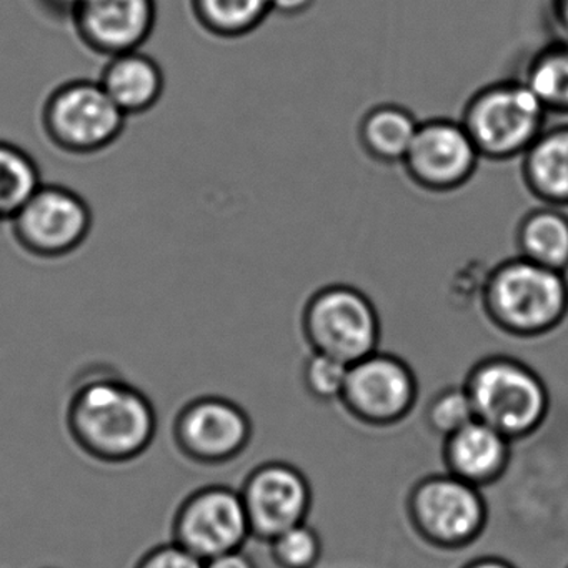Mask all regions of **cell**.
<instances>
[{"mask_svg": "<svg viewBox=\"0 0 568 568\" xmlns=\"http://www.w3.org/2000/svg\"><path fill=\"white\" fill-rule=\"evenodd\" d=\"M69 430L82 450L102 462H129L154 440V405L121 378H91L81 385L68 410Z\"/></svg>", "mask_w": 568, "mask_h": 568, "instance_id": "obj_1", "label": "cell"}, {"mask_svg": "<svg viewBox=\"0 0 568 568\" xmlns=\"http://www.w3.org/2000/svg\"><path fill=\"white\" fill-rule=\"evenodd\" d=\"M480 304L488 322L504 334L541 337L568 315V278L565 272L541 267L517 255L485 275Z\"/></svg>", "mask_w": 568, "mask_h": 568, "instance_id": "obj_2", "label": "cell"}, {"mask_svg": "<svg viewBox=\"0 0 568 568\" xmlns=\"http://www.w3.org/2000/svg\"><path fill=\"white\" fill-rule=\"evenodd\" d=\"M464 387L475 417L510 442L534 435L550 412L544 378L530 365L508 355L481 358L468 372Z\"/></svg>", "mask_w": 568, "mask_h": 568, "instance_id": "obj_3", "label": "cell"}, {"mask_svg": "<svg viewBox=\"0 0 568 568\" xmlns=\"http://www.w3.org/2000/svg\"><path fill=\"white\" fill-rule=\"evenodd\" d=\"M547 111L521 79L478 89L462 111V125L481 159L521 158L545 131Z\"/></svg>", "mask_w": 568, "mask_h": 568, "instance_id": "obj_4", "label": "cell"}, {"mask_svg": "<svg viewBox=\"0 0 568 568\" xmlns=\"http://www.w3.org/2000/svg\"><path fill=\"white\" fill-rule=\"evenodd\" d=\"M302 332L312 352L352 365L378 351L382 325L377 307L361 288L331 284L305 302Z\"/></svg>", "mask_w": 568, "mask_h": 568, "instance_id": "obj_5", "label": "cell"}, {"mask_svg": "<svg viewBox=\"0 0 568 568\" xmlns=\"http://www.w3.org/2000/svg\"><path fill=\"white\" fill-rule=\"evenodd\" d=\"M407 517L425 544L458 550L484 534L488 507L480 488L447 471L427 475L410 488Z\"/></svg>", "mask_w": 568, "mask_h": 568, "instance_id": "obj_6", "label": "cell"}, {"mask_svg": "<svg viewBox=\"0 0 568 568\" xmlns=\"http://www.w3.org/2000/svg\"><path fill=\"white\" fill-rule=\"evenodd\" d=\"M128 115L114 104L101 82L71 81L59 85L42 109V128L62 152L92 155L105 151L124 132Z\"/></svg>", "mask_w": 568, "mask_h": 568, "instance_id": "obj_7", "label": "cell"}, {"mask_svg": "<svg viewBox=\"0 0 568 568\" xmlns=\"http://www.w3.org/2000/svg\"><path fill=\"white\" fill-rule=\"evenodd\" d=\"M85 199L64 185H42L12 219L18 244L34 257L59 258L78 251L92 229Z\"/></svg>", "mask_w": 568, "mask_h": 568, "instance_id": "obj_8", "label": "cell"}, {"mask_svg": "<svg viewBox=\"0 0 568 568\" xmlns=\"http://www.w3.org/2000/svg\"><path fill=\"white\" fill-rule=\"evenodd\" d=\"M417 395V377L410 365L397 355L377 351L348 365L341 402L355 420L390 427L408 417Z\"/></svg>", "mask_w": 568, "mask_h": 568, "instance_id": "obj_9", "label": "cell"}, {"mask_svg": "<svg viewBox=\"0 0 568 568\" xmlns=\"http://www.w3.org/2000/svg\"><path fill=\"white\" fill-rule=\"evenodd\" d=\"M480 159L460 121L430 119L418 124L402 165L417 187L447 194L468 184Z\"/></svg>", "mask_w": 568, "mask_h": 568, "instance_id": "obj_10", "label": "cell"}, {"mask_svg": "<svg viewBox=\"0 0 568 568\" xmlns=\"http://www.w3.org/2000/svg\"><path fill=\"white\" fill-rule=\"evenodd\" d=\"M252 537L241 491L205 487L194 491L179 508L174 541L202 560L241 550Z\"/></svg>", "mask_w": 568, "mask_h": 568, "instance_id": "obj_11", "label": "cell"}, {"mask_svg": "<svg viewBox=\"0 0 568 568\" xmlns=\"http://www.w3.org/2000/svg\"><path fill=\"white\" fill-rule=\"evenodd\" d=\"M239 491L252 537L265 544L282 531L304 524L312 507V488L307 477L285 462L258 465L248 474Z\"/></svg>", "mask_w": 568, "mask_h": 568, "instance_id": "obj_12", "label": "cell"}, {"mask_svg": "<svg viewBox=\"0 0 568 568\" xmlns=\"http://www.w3.org/2000/svg\"><path fill=\"white\" fill-rule=\"evenodd\" d=\"M175 442L192 460L224 464L244 452L252 422L244 408L222 397H201L185 405L175 420Z\"/></svg>", "mask_w": 568, "mask_h": 568, "instance_id": "obj_13", "label": "cell"}, {"mask_svg": "<svg viewBox=\"0 0 568 568\" xmlns=\"http://www.w3.org/2000/svg\"><path fill=\"white\" fill-rule=\"evenodd\" d=\"M82 44L105 58L139 51L158 22L155 0H84L71 18Z\"/></svg>", "mask_w": 568, "mask_h": 568, "instance_id": "obj_14", "label": "cell"}, {"mask_svg": "<svg viewBox=\"0 0 568 568\" xmlns=\"http://www.w3.org/2000/svg\"><path fill=\"white\" fill-rule=\"evenodd\" d=\"M510 444L500 432L475 418L444 440L448 474L481 488L504 477L510 464Z\"/></svg>", "mask_w": 568, "mask_h": 568, "instance_id": "obj_15", "label": "cell"}, {"mask_svg": "<svg viewBox=\"0 0 568 568\" xmlns=\"http://www.w3.org/2000/svg\"><path fill=\"white\" fill-rule=\"evenodd\" d=\"M99 82L128 118L152 111L165 88L161 65L141 49L109 58Z\"/></svg>", "mask_w": 568, "mask_h": 568, "instance_id": "obj_16", "label": "cell"}, {"mask_svg": "<svg viewBox=\"0 0 568 568\" xmlns=\"http://www.w3.org/2000/svg\"><path fill=\"white\" fill-rule=\"evenodd\" d=\"M525 187L544 205L568 207V124L545 129L521 155Z\"/></svg>", "mask_w": 568, "mask_h": 568, "instance_id": "obj_17", "label": "cell"}, {"mask_svg": "<svg viewBox=\"0 0 568 568\" xmlns=\"http://www.w3.org/2000/svg\"><path fill=\"white\" fill-rule=\"evenodd\" d=\"M418 124L420 122L404 105H375L358 122V144L372 161L402 164Z\"/></svg>", "mask_w": 568, "mask_h": 568, "instance_id": "obj_18", "label": "cell"}, {"mask_svg": "<svg viewBox=\"0 0 568 568\" xmlns=\"http://www.w3.org/2000/svg\"><path fill=\"white\" fill-rule=\"evenodd\" d=\"M515 244L520 257L551 271H567L568 215L551 205L527 212L518 222Z\"/></svg>", "mask_w": 568, "mask_h": 568, "instance_id": "obj_19", "label": "cell"}, {"mask_svg": "<svg viewBox=\"0 0 568 568\" xmlns=\"http://www.w3.org/2000/svg\"><path fill=\"white\" fill-rule=\"evenodd\" d=\"M275 0H191L197 24L221 39H241L257 31L274 12Z\"/></svg>", "mask_w": 568, "mask_h": 568, "instance_id": "obj_20", "label": "cell"}, {"mask_svg": "<svg viewBox=\"0 0 568 568\" xmlns=\"http://www.w3.org/2000/svg\"><path fill=\"white\" fill-rule=\"evenodd\" d=\"M521 81L544 105L547 114L568 115V44L555 39L528 61Z\"/></svg>", "mask_w": 568, "mask_h": 568, "instance_id": "obj_21", "label": "cell"}, {"mask_svg": "<svg viewBox=\"0 0 568 568\" xmlns=\"http://www.w3.org/2000/svg\"><path fill=\"white\" fill-rule=\"evenodd\" d=\"M42 185L34 158L12 142L0 141V222H11Z\"/></svg>", "mask_w": 568, "mask_h": 568, "instance_id": "obj_22", "label": "cell"}, {"mask_svg": "<svg viewBox=\"0 0 568 568\" xmlns=\"http://www.w3.org/2000/svg\"><path fill=\"white\" fill-rule=\"evenodd\" d=\"M475 418L477 417H475L474 405H471L464 385L447 387L438 392L425 410V422H427L428 428L444 440L474 422Z\"/></svg>", "mask_w": 568, "mask_h": 568, "instance_id": "obj_23", "label": "cell"}, {"mask_svg": "<svg viewBox=\"0 0 568 568\" xmlns=\"http://www.w3.org/2000/svg\"><path fill=\"white\" fill-rule=\"evenodd\" d=\"M278 568H314L322 557V540L311 525L298 524L268 541Z\"/></svg>", "mask_w": 568, "mask_h": 568, "instance_id": "obj_24", "label": "cell"}, {"mask_svg": "<svg viewBox=\"0 0 568 568\" xmlns=\"http://www.w3.org/2000/svg\"><path fill=\"white\" fill-rule=\"evenodd\" d=\"M347 374L348 365L344 362L312 352L304 365L305 388L317 400H341Z\"/></svg>", "mask_w": 568, "mask_h": 568, "instance_id": "obj_25", "label": "cell"}, {"mask_svg": "<svg viewBox=\"0 0 568 568\" xmlns=\"http://www.w3.org/2000/svg\"><path fill=\"white\" fill-rule=\"evenodd\" d=\"M135 568H205V560L187 548L172 544L159 545L144 555Z\"/></svg>", "mask_w": 568, "mask_h": 568, "instance_id": "obj_26", "label": "cell"}, {"mask_svg": "<svg viewBox=\"0 0 568 568\" xmlns=\"http://www.w3.org/2000/svg\"><path fill=\"white\" fill-rule=\"evenodd\" d=\"M550 24L555 39L568 44V0H550Z\"/></svg>", "mask_w": 568, "mask_h": 568, "instance_id": "obj_27", "label": "cell"}, {"mask_svg": "<svg viewBox=\"0 0 568 568\" xmlns=\"http://www.w3.org/2000/svg\"><path fill=\"white\" fill-rule=\"evenodd\" d=\"M205 568H257V565L241 548V550L227 551V554L205 560Z\"/></svg>", "mask_w": 568, "mask_h": 568, "instance_id": "obj_28", "label": "cell"}, {"mask_svg": "<svg viewBox=\"0 0 568 568\" xmlns=\"http://www.w3.org/2000/svg\"><path fill=\"white\" fill-rule=\"evenodd\" d=\"M84 0H41V4L48 9L51 14L61 16V18H72L75 9L82 4Z\"/></svg>", "mask_w": 568, "mask_h": 568, "instance_id": "obj_29", "label": "cell"}, {"mask_svg": "<svg viewBox=\"0 0 568 568\" xmlns=\"http://www.w3.org/2000/svg\"><path fill=\"white\" fill-rule=\"evenodd\" d=\"M314 0H275L274 12L284 16H297L307 11Z\"/></svg>", "mask_w": 568, "mask_h": 568, "instance_id": "obj_30", "label": "cell"}, {"mask_svg": "<svg viewBox=\"0 0 568 568\" xmlns=\"http://www.w3.org/2000/svg\"><path fill=\"white\" fill-rule=\"evenodd\" d=\"M462 568H517L514 564L508 560L498 557H481L475 558V560L468 561Z\"/></svg>", "mask_w": 568, "mask_h": 568, "instance_id": "obj_31", "label": "cell"}, {"mask_svg": "<svg viewBox=\"0 0 568 568\" xmlns=\"http://www.w3.org/2000/svg\"><path fill=\"white\" fill-rule=\"evenodd\" d=\"M568 568V567H567Z\"/></svg>", "mask_w": 568, "mask_h": 568, "instance_id": "obj_32", "label": "cell"}]
</instances>
